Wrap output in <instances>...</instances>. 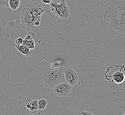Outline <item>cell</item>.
Wrapping results in <instances>:
<instances>
[{"mask_svg":"<svg viewBox=\"0 0 125 115\" xmlns=\"http://www.w3.org/2000/svg\"><path fill=\"white\" fill-rule=\"evenodd\" d=\"M23 39L21 37H18L15 40V43L16 45H21L23 42Z\"/></svg>","mask_w":125,"mask_h":115,"instance_id":"16","label":"cell"},{"mask_svg":"<svg viewBox=\"0 0 125 115\" xmlns=\"http://www.w3.org/2000/svg\"><path fill=\"white\" fill-rule=\"evenodd\" d=\"M79 115H94L93 113L92 112H90L89 111H82L81 113H79Z\"/></svg>","mask_w":125,"mask_h":115,"instance_id":"17","label":"cell"},{"mask_svg":"<svg viewBox=\"0 0 125 115\" xmlns=\"http://www.w3.org/2000/svg\"><path fill=\"white\" fill-rule=\"evenodd\" d=\"M54 93L56 96L66 97L68 96L72 90V86L67 82H63L57 85L54 88Z\"/></svg>","mask_w":125,"mask_h":115,"instance_id":"5","label":"cell"},{"mask_svg":"<svg viewBox=\"0 0 125 115\" xmlns=\"http://www.w3.org/2000/svg\"><path fill=\"white\" fill-rule=\"evenodd\" d=\"M42 1L45 4L48 5L50 4V3L52 2V0H42Z\"/></svg>","mask_w":125,"mask_h":115,"instance_id":"18","label":"cell"},{"mask_svg":"<svg viewBox=\"0 0 125 115\" xmlns=\"http://www.w3.org/2000/svg\"><path fill=\"white\" fill-rule=\"evenodd\" d=\"M62 65L50 64L44 68L42 72V78L45 86L53 88L58 84L65 81Z\"/></svg>","mask_w":125,"mask_h":115,"instance_id":"2","label":"cell"},{"mask_svg":"<svg viewBox=\"0 0 125 115\" xmlns=\"http://www.w3.org/2000/svg\"><path fill=\"white\" fill-rule=\"evenodd\" d=\"M16 48L17 51L26 57H29L31 55L30 49L26 46L23 45L22 44L16 45Z\"/></svg>","mask_w":125,"mask_h":115,"instance_id":"9","label":"cell"},{"mask_svg":"<svg viewBox=\"0 0 125 115\" xmlns=\"http://www.w3.org/2000/svg\"><path fill=\"white\" fill-rule=\"evenodd\" d=\"M36 20L33 17L28 7L26 6L21 13V24L22 28L28 31H31L36 29L37 28L34 24Z\"/></svg>","mask_w":125,"mask_h":115,"instance_id":"4","label":"cell"},{"mask_svg":"<svg viewBox=\"0 0 125 115\" xmlns=\"http://www.w3.org/2000/svg\"><path fill=\"white\" fill-rule=\"evenodd\" d=\"M21 1L20 0H9V7L12 10H16L19 7Z\"/></svg>","mask_w":125,"mask_h":115,"instance_id":"10","label":"cell"},{"mask_svg":"<svg viewBox=\"0 0 125 115\" xmlns=\"http://www.w3.org/2000/svg\"><path fill=\"white\" fill-rule=\"evenodd\" d=\"M50 12L61 19H67L69 17L70 9L65 0H61L60 3L51 2L50 3Z\"/></svg>","mask_w":125,"mask_h":115,"instance_id":"3","label":"cell"},{"mask_svg":"<svg viewBox=\"0 0 125 115\" xmlns=\"http://www.w3.org/2000/svg\"><path fill=\"white\" fill-rule=\"evenodd\" d=\"M38 100H32L31 103V106L29 109L30 112L32 114H35L36 113L38 109Z\"/></svg>","mask_w":125,"mask_h":115,"instance_id":"11","label":"cell"},{"mask_svg":"<svg viewBox=\"0 0 125 115\" xmlns=\"http://www.w3.org/2000/svg\"><path fill=\"white\" fill-rule=\"evenodd\" d=\"M35 37V34L34 33L33 31H29V33L27 34L26 36L25 37V38L28 40L30 39H33V38Z\"/></svg>","mask_w":125,"mask_h":115,"instance_id":"14","label":"cell"},{"mask_svg":"<svg viewBox=\"0 0 125 115\" xmlns=\"http://www.w3.org/2000/svg\"><path fill=\"white\" fill-rule=\"evenodd\" d=\"M113 81L118 84L121 87L125 88V74L122 72L117 71L111 76Z\"/></svg>","mask_w":125,"mask_h":115,"instance_id":"8","label":"cell"},{"mask_svg":"<svg viewBox=\"0 0 125 115\" xmlns=\"http://www.w3.org/2000/svg\"><path fill=\"white\" fill-rule=\"evenodd\" d=\"M47 105V101L44 99H41L38 101V109L42 110L46 108Z\"/></svg>","mask_w":125,"mask_h":115,"instance_id":"12","label":"cell"},{"mask_svg":"<svg viewBox=\"0 0 125 115\" xmlns=\"http://www.w3.org/2000/svg\"><path fill=\"white\" fill-rule=\"evenodd\" d=\"M32 99L30 98H28L25 101V104L26 105L27 108L28 109H29L31 106V101H32Z\"/></svg>","mask_w":125,"mask_h":115,"instance_id":"15","label":"cell"},{"mask_svg":"<svg viewBox=\"0 0 125 115\" xmlns=\"http://www.w3.org/2000/svg\"><path fill=\"white\" fill-rule=\"evenodd\" d=\"M26 46L30 50L34 49L35 48V42L34 41L33 39L28 40Z\"/></svg>","mask_w":125,"mask_h":115,"instance_id":"13","label":"cell"},{"mask_svg":"<svg viewBox=\"0 0 125 115\" xmlns=\"http://www.w3.org/2000/svg\"><path fill=\"white\" fill-rule=\"evenodd\" d=\"M26 6L35 19L41 21V15L44 11V9L42 5L38 3H32Z\"/></svg>","mask_w":125,"mask_h":115,"instance_id":"7","label":"cell"},{"mask_svg":"<svg viewBox=\"0 0 125 115\" xmlns=\"http://www.w3.org/2000/svg\"><path fill=\"white\" fill-rule=\"evenodd\" d=\"M65 81L72 86H74L78 83L79 77L77 73L75 70L71 68H65L63 70Z\"/></svg>","mask_w":125,"mask_h":115,"instance_id":"6","label":"cell"},{"mask_svg":"<svg viewBox=\"0 0 125 115\" xmlns=\"http://www.w3.org/2000/svg\"><path fill=\"white\" fill-rule=\"evenodd\" d=\"M104 21L115 31L119 34H124L125 1H118L110 4L104 12Z\"/></svg>","mask_w":125,"mask_h":115,"instance_id":"1","label":"cell"}]
</instances>
